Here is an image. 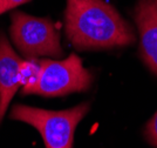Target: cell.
I'll use <instances>...</instances> for the list:
<instances>
[{"label":"cell","mask_w":157,"mask_h":148,"mask_svg":"<svg viewBox=\"0 0 157 148\" xmlns=\"http://www.w3.org/2000/svg\"><path fill=\"white\" fill-rule=\"evenodd\" d=\"M66 34L78 50L129 45L134 32L117 11L103 0H67Z\"/></svg>","instance_id":"cell-1"},{"label":"cell","mask_w":157,"mask_h":148,"mask_svg":"<svg viewBox=\"0 0 157 148\" xmlns=\"http://www.w3.org/2000/svg\"><path fill=\"white\" fill-rule=\"evenodd\" d=\"M88 110V103H81L66 110H46L15 105L11 118L35 127L47 148H72L75 128Z\"/></svg>","instance_id":"cell-2"},{"label":"cell","mask_w":157,"mask_h":148,"mask_svg":"<svg viewBox=\"0 0 157 148\" xmlns=\"http://www.w3.org/2000/svg\"><path fill=\"white\" fill-rule=\"evenodd\" d=\"M11 18L12 40L26 58L62 55L59 33L52 21L21 12H14Z\"/></svg>","instance_id":"cell-3"},{"label":"cell","mask_w":157,"mask_h":148,"mask_svg":"<svg viewBox=\"0 0 157 148\" xmlns=\"http://www.w3.org/2000/svg\"><path fill=\"white\" fill-rule=\"evenodd\" d=\"M41 64V75L32 94L61 97L73 92L88 90L92 84L90 72L82 66L81 59L75 54L60 61L42 59Z\"/></svg>","instance_id":"cell-4"},{"label":"cell","mask_w":157,"mask_h":148,"mask_svg":"<svg viewBox=\"0 0 157 148\" xmlns=\"http://www.w3.org/2000/svg\"><path fill=\"white\" fill-rule=\"evenodd\" d=\"M144 64L157 75V0H138L134 12Z\"/></svg>","instance_id":"cell-5"},{"label":"cell","mask_w":157,"mask_h":148,"mask_svg":"<svg viewBox=\"0 0 157 148\" xmlns=\"http://www.w3.org/2000/svg\"><path fill=\"white\" fill-rule=\"evenodd\" d=\"M21 59L7 39L0 34V122L20 86Z\"/></svg>","instance_id":"cell-6"},{"label":"cell","mask_w":157,"mask_h":148,"mask_svg":"<svg viewBox=\"0 0 157 148\" xmlns=\"http://www.w3.org/2000/svg\"><path fill=\"white\" fill-rule=\"evenodd\" d=\"M42 71L41 60L38 58L27 59L22 61L20 66V85L22 86V93L32 94L33 90L39 82L40 75Z\"/></svg>","instance_id":"cell-7"},{"label":"cell","mask_w":157,"mask_h":148,"mask_svg":"<svg viewBox=\"0 0 157 148\" xmlns=\"http://www.w3.org/2000/svg\"><path fill=\"white\" fill-rule=\"evenodd\" d=\"M145 136L151 145L157 147V112L145 127Z\"/></svg>","instance_id":"cell-8"},{"label":"cell","mask_w":157,"mask_h":148,"mask_svg":"<svg viewBox=\"0 0 157 148\" xmlns=\"http://www.w3.org/2000/svg\"><path fill=\"white\" fill-rule=\"evenodd\" d=\"M29 0H0V14L12 10L14 7L26 4Z\"/></svg>","instance_id":"cell-9"}]
</instances>
